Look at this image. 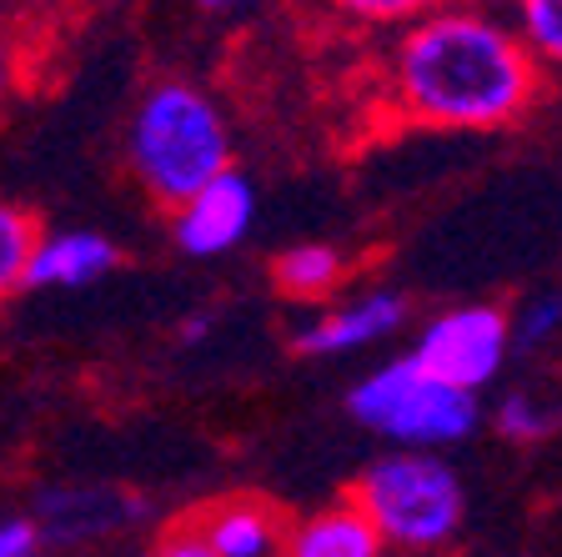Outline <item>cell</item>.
<instances>
[{
	"label": "cell",
	"mask_w": 562,
	"mask_h": 557,
	"mask_svg": "<svg viewBox=\"0 0 562 557\" xmlns=\"http://www.w3.org/2000/svg\"><path fill=\"white\" fill-rule=\"evenodd\" d=\"M126 166L146 197L181 211L216 176L232 171V131L222 105L181 76L151 81L131 105Z\"/></svg>",
	"instance_id": "2"
},
{
	"label": "cell",
	"mask_w": 562,
	"mask_h": 557,
	"mask_svg": "<svg viewBox=\"0 0 562 557\" xmlns=\"http://www.w3.org/2000/svg\"><path fill=\"white\" fill-rule=\"evenodd\" d=\"M517 35L538 60L562 66V0H522L517 5Z\"/></svg>",
	"instance_id": "15"
},
{
	"label": "cell",
	"mask_w": 562,
	"mask_h": 557,
	"mask_svg": "<svg viewBox=\"0 0 562 557\" xmlns=\"http://www.w3.org/2000/svg\"><path fill=\"white\" fill-rule=\"evenodd\" d=\"M341 277H347V261H341V252L327 242L286 246V252L271 261V281H277L286 297H296V302H322L327 291L341 287Z\"/></svg>",
	"instance_id": "12"
},
{
	"label": "cell",
	"mask_w": 562,
	"mask_h": 557,
	"mask_svg": "<svg viewBox=\"0 0 562 557\" xmlns=\"http://www.w3.org/2000/svg\"><path fill=\"white\" fill-rule=\"evenodd\" d=\"M382 533L351 498L316 508L286 533V557H382Z\"/></svg>",
	"instance_id": "11"
},
{
	"label": "cell",
	"mask_w": 562,
	"mask_h": 557,
	"mask_svg": "<svg viewBox=\"0 0 562 557\" xmlns=\"http://www.w3.org/2000/svg\"><path fill=\"white\" fill-rule=\"evenodd\" d=\"M372 517L386 547L402 553H437L462 533L468 492L442 453H382L362 467L347 492Z\"/></svg>",
	"instance_id": "3"
},
{
	"label": "cell",
	"mask_w": 562,
	"mask_h": 557,
	"mask_svg": "<svg viewBox=\"0 0 562 557\" xmlns=\"http://www.w3.org/2000/svg\"><path fill=\"white\" fill-rule=\"evenodd\" d=\"M46 547H50V537L35 512H11L0 523V557H41Z\"/></svg>",
	"instance_id": "17"
},
{
	"label": "cell",
	"mask_w": 562,
	"mask_h": 557,
	"mask_svg": "<svg viewBox=\"0 0 562 557\" xmlns=\"http://www.w3.org/2000/svg\"><path fill=\"white\" fill-rule=\"evenodd\" d=\"M121 252L111 236L101 232H50L41 236L25 271V291H70V287H91L105 271H116Z\"/></svg>",
	"instance_id": "10"
},
{
	"label": "cell",
	"mask_w": 562,
	"mask_h": 557,
	"mask_svg": "<svg viewBox=\"0 0 562 557\" xmlns=\"http://www.w3.org/2000/svg\"><path fill=\"white\" fill-rule=\"evenodd\" d=\"M558 422H562L558 406L542 402V397L527 392V387H517V392H503V402L492 406V427L503 432L507 442H538V437H548Z\"/></svg>",
	"instance_id": "13"
},
{
	"label": "cell",
	"mask_w": 562,
	"mask_h": 557,
	"mask_svg": "<svg viewBox=\"0 0 562 557\" xmlns=\"http://www.w3.org/2000/svg\"><path fill=\"white\" fill-rule=\"evenodd\" d=\"M351 422L386 437L397 453H442L482 422V402L472 392L437 382L412 352L382 361L347 392Z\"/></svg>",
	"instance_id": "4"
},
{
	"label": "cell",
	"mask_w": 562,
	"mask_h": 557,
	"mask_svg": "<svg viewBox=\"0 0 562 557\" xmlns=\"http://www.w3.org/2000/svg\"><path fill=\"white\" fill-rule=\"evenodd\" d=\"M151 557H216L206 547V537L196 533L191 523H181V527H171V533H161L151 543Z\"/></svg>",
	"instance_id": "18"
},
{
	"label": "cell",
	"mask_w": 562,
	"mask_h": 557,
	"mask_svg": "<svg viewBox=\"0 0 562 557\" xmlns=\"http://www.w3.org/2000/svg\"><path fill=\"white\" fill-rule=\"evenodd\" d=\"M402 322H407V297L402 291H367L357 302L306 322L292 337V347L306 352V357H341V352H362L386 342Z\"/></svg>",
	"instance_id": "8"
},
{
	"label": "cell",
	"mask_w": 562,
	"mask_h": 557,
	"mask_svg": "<svg viewBox=\"0 0 562 557\" xmlns=\"http://www.w3.org/2000/svg\"><path fill=\"white\" fill-rule=\"evenodd\" d=\"M507 347H513V316L492 302H468L447 307L422 326L417 342H412V357L432 371L437 382L477 397L482 387L497 382Z\"/></svg>",
	"instance_id": "5"
},
{
	"label": "cell",
	"mask_w": 562,
	"mask_h": 557,
	"mask_svg": "<svg viewBox=\"0 0 562 557\" xmlns=\"http://www.w3.org/2000/svg\"><path fill=\"white\" fill-rule=\"evenodd\" d=\"M392 96L422 126L492 131L517 121L538 96V56L487 11H427L392 56Z\"/></svg>",
	"instance_id": "1"
},
{
	"label": "cell",
	"mask_w": 562,
	"mask_h": 557,
	"mask_svg": "<svg viewBox=\"0 0 562 557\" xmlns=\"http://www.w3.org/2000/svg\"><path fill=\"white\" fill-rule=\"evenodd\" d=\"M562 332V291H542L532 302L513 312V347L517 352H542Z\"/></svg>",
	"instance_id": "16"
},
{
	"label": "cell",
	"mask_w": 562,
	"mask_h": 557,
	"mask_svg": "<svg viewBox=\"0 0 562 557\" xmlns=\"http://www.w3.org/2000/svg\"><path fill=\"white\" fill-rule=\"evenodd\" d=\"M351 15H376V21H422L427 15V5H417V0H351L347 5Z\"/></svg>",
	"instance_id": "19"
},
{
	"label": "cell",
	"mask_w": 562,
	"mask_h": 557,
	"mask_svg": "<svg viewBox=\"0 0 562 557\" xmlns=\"http://www.w3.org/2000/svg\"><path fill=\"white\" fill-rule=\"evenodd\" d=\"M206 547L216 557H286V533L292 527H281L277 508L257 498H222L211 502L206 512L191 517Z\"/></svg>",
	"instance_id": "9"
},
{
	"label": "cell",
	"mask_w": 562,
	"mask_h": 557,
	"mask_svg": "<svg viewBox=\"0 0 562 557\" xmlns=\"http://www.w3.org/2000/svg\"><path fill=\"white\" fill-rule=\"evenodd\" d=\"M251 216H257V191H251V181L232 166V171L216 176L196 201L171 211V236L187 256L211 261V256H226L232 246L246 242Z\"/></svg>",
	"instance_id": "7"
},
{
	"label": "cell",
	"mask_w": 562,
	"mask_h": 557,
	"mask_svg": "<svg viewBox=\"0 0 562 557\" xmlns=\"http://www.w3.org/2000/svg\"><path fill=\"white\" fill-rule=\"evenodd\" d=\"M35 517L46 527L50 547H86L111 533L146 523V502L126 488H95V482H56L35 492Z\"/></svg>",
	"instance_id": "6"
},
{
	"label": "cell",
	"mask_w": 562,
	"mask_h": 557,
	"mask_svg": "<svg viewBox=\"0 0 562 557\" xmlns=\"http://www.w3.org/2000/svg\"><path fill=\"white\" fill-rule=\"evenodd\" d=\"M211 337V316H187L181 322V342H206Z\"/></svg>",
	"instance_id": "20"
},
{
	"label": "cell",
	"mask_w": 562,
	"mask_h": 557,
	"mask_svg": "<svg viewBox=\"0 0 562 557\" xmlns=\"http://www.w3.org/2000/svg\"><path fill=\"white\" fill-rule=\"evenodd\" d=\"M41 246V232L35 221L25 216L21 207H0V287L5 291H21L25 287V271H31V256Z\"/></svg>",
	"instance_id": "14"
}]
</instances>
